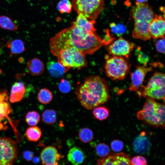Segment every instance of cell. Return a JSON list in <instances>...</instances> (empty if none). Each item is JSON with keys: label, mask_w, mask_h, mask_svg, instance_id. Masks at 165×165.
I'll return each instance as SVG.
<instances>
[{"label": "cell", "mask_w": 165, "mask_h": 165, "mask_svg": "<svg viewBox=\"0 0 165 165\" xmlns=\"http://www.w3.org/2000/svg\"><path fill=\"white\" fill-rule=\"evenodd\" d=\"M58 88L62 93L66 94L70 92L72 88L70 82L66 79H62L58 85Z\"/></svg>", "instance_id": "34"}, {"label": "cell", "mask_w": 165, "mask_h": 165, "mask_svg": "<svg viewBox=\"0 0 165 165\" xmlns=\"http://www.w3.org/2000/svg\"><path fill=\"white\" fill-rule=\"evenodd\" d=\"M151 147L150 139L145 132H141L134 140L133 149L135 152L138 153L147 154L150 152Z\"/></svg>", "instance_id": "15"}, {"label": "cell", "mask_w": 165, "mask_h": 165, "mask_svg": "<svg viewBox=\"0 0 165 165\" xmlns=\"http://www.w3.org/2000/svg\"><path fill=\"white\" fill-rule=\"evenodd\" d=\"M97 165H131V160L128 155L126 153H111L99 159Z\"/></svg>", "instance_id": "13"}, {"label": "cell", "mask_w": 165, "mask_h": 165, "mask_svg": "<svg viewBox=\"0 0 165 165\" xmlns=\"http://www.w3.org/2000/svg\"><path fill=\"white\" fill-rule=\"evenodd\" d=\"M151 37L154 39L164 37L165 22L162 16L156 15L149 26Z\"/></svg>", "instance_id": "16"}, {"label": "cell", "mask_w": 165, "mask_h": 165, "mask_svg": "<svg viewBox=\"0 0 165 165\" xmlns=\"http://www.w3.org/2000/svg\"><path fill=\"white\" fill-rule=\"evenodd\" d=\"M53 98L52 92L46 88L41 89L38 92V99L39 101L43 104H49L52 101Z\"/></svg>", "instance_id": "25"}, {"label": "cell", "mask_w": 165, "mask_h": 165, "mask_svg": "<svg viewBox=\"0 0 165 165\" xmlns=\"http://www.w3.org/2000/svg\"><path fill=\"white\" fill-rule=\"evenodd\" d=\"M72 7V3L69 0H61L57 6V9L61 13H70Z\"/></svg>", "instance_id": "30"}, {"label": "cell", "mask_w": 165, "mask_h": 165, "mask_svg": "<svg viewBox=\"0 0 165 165\" xmlns=\"http://www.w3.org/2000/svg\"><path fill=\"white\" fill-rule=\"evenodd\" d=\"M23 156L26 160H30L32 158L33 155L31 152L26 151L23 153Z\"/></svg>", "instance_id": "38"}, {"label": "cell", "mask_w": 165, "mask_h": 165, "mask_svg": "<svg viewBox=\"0 0 165 165\" xmlns=\"http://www.w3.org/2000/svg\"><path fill=\"white\" fill-rule=\"evenodd\" d=\"M106 44L97 32L87 34L73 25L65 28L52 37L50 43L52 53L56 57L59 52L68 47H74L85 55L92 54Z\"/></svg>", "instance_id": "1"}, {"label": "cell", "mask_w": 165, "mask_h": 165, "mask_svg": "<svg viewBox=\"0 0 165 165\" xmlns=\"http://www.w3.org/2000/svg\"><path fill=\"white\" fill-rule=\"evenodd\" d=\"M75 93L81 105L89 110L106 103L110 98L107 82L99 76L85 78L83 83L77 87Z\"/></svg>", "instance_id": "2"}, {"label": "cell", "mask_w": 165, "mask_h": 165, "mask_svg": "<svg viewBox=\"0 0 165 165\" xmlns=\"http://www.w3.org/2000/svg\"><path fill=\"white\" fill-rule=\"evenodd\" d=\"M57 119V113L53 109H46L42 113V120L46 124L52 125L56 122Z\"/></svg>", "instance_id": "24"}, {"label": "cell", "mask_w": 165, "mask_h": 165, "mask_svg": "<svg viewBox=\"0 0 165 165\" xmlns=\"http://www.w3.org/2000/svg\"><path fill=\"white\" fill-rule=\"evenodd\" d=\"M40 120V115L36 111H30L26 114L25 117L26 122L30 126H34L37 125Z\"/></svg>", "instance_id": "29"}, {"label": "cell", "mask_w": 165, "mask_h": 165, "mask_svg": "<svg viewBox=\"0 0 165 165\" xmlns=\"http://www.w3.org/2000/svg\"><path fill=\"white\" fill-rule=\"evenodd\" d=\"M134 44L132 42L120 38L111 43L107 48L109 55L128 57L133 50Z\"/></svg>", "instance_id": "11"}, {"label": "cell", "mask_w": 165, "mask_h": 165, "mask_svg": "<svg viewBox=\"0 0 165 165\" xmlns=\"http://www.w3.org/2000/svg\"><path fill=\"white\" fill-rule=\"evenodd\" d=\"M111 146L114 151L120 152L123 149L124 145L122 141L118 140H115L111 142Z\"/></svg>", "instance_id": "35"}, {"label": "cell", "mask_w": 165, "mask_h": 165, "mask_svg": "<svg viewBox=\"0 0 165 165\" xmlns=\"http://www.w3.org/2000/svg\"><path fill=\"white\" fill-rule=\"evenodd\" d=\"M93 133L92 131L88 127H84L80 130L78 137L80 140L83 142L89 143L93 140Z\"/></svg>", "instance_id": "28"}, {"label": "cell", "mask_w": 165, "mask_h": 165, "mask_svg": "<svg viewBox=\"0 0 165 165\" xmlns=\"http://www.w3.org/2000/svg\"><path fill=\"white\" fill-rule=\"evenodd\" d=\"M135 53L137 56L138 61L140 64L145 65H147L149 61V57L148 55L141 51L140 47H137Z\"/></svg>", "instance_id": "32"}, {"label": "cell", "mask_w": 165, "mask_h": 165, "mask_svg": "<svg viewBox=\"0 0 165 165\" xmlns=\"http://www.w3.org/2000/svg\"><path fill=\"white\" fill-rule=\"evenodd\" d=\"M27 66L29 72L33 75H41L44 70L43 63L38 58H35L29 61Z\"/></svg>", "instance_id": "21"}, {"label": "cell", "mask_w": 165, "mask_h": 165, "mask_svg": "<svg viewBox=\"0 0 165 165\" xmlns=\"http://www.w3.org/2000/svg\"><path fill=\"white\" fill-rule=\"evenodd\" d=\"M165 91V74L158 72L153 75L146 86H141L137 93L144 97L164 101Z\"/></svg>", "instance_id": "5"}, {"label": "cell", "mask_w": 165, "mask_h": 165, "mask_svg": "<svg viewBox=\"0 0 165 165\" xmlns=\"http://www.w3.org/2000/svg\"><path fill=\"white\" fill-rule=\"evenodd\" d=\"M134 27L132 32L133 38L144 41L150 39V24L155 15L152 8L146 2L135 3L131 10Z\"/></svg>", "instance_id": "3"}, {"label": "cell", "mask_w": 165, "mask_h": 165, "mask_svg": "<svg viewBox=\"0 0 165 165\" xmlns=\"http://www.w3.org/2000/svg\"><path fill=\"white\" fill-rule=\"evenodd\" d=\"M131 164V165H147V162L144 157L138 156L132 158Z\"/></svg>", "instance_id": "36"}, {"label": "cell", "mask_w": 165, "mask_h": 165, "mask_svg": "<svg viewBox=\"0 0 165 165\" xmlns=\"http://www.w3.org/2000/svg\"><path fill=\"white\" fill-rule=\"evenodd\" d=\"M93 113L96 119L103 120L108 117L109 112L108 109L104 106H98L93 109Z\"/></svg>", "instance_id": "27"}, {"label": "cell", "mask_w": 165, "mask_h": 165, "mask_svg": "<svg viewBox=\"0 0 165 165\" xmlns=\"http://www.w3.org/2000/svg\"><path fill=\"white\" fill-rule=\"evenodd\" d=\"M9 99L7 90L6 89L0 90V130L7 129V122L8 121L13 130L17 140L19 141L21 137L16 129L18 121L13 120L9 116L12 109Z\"/></svg>", "instance_id": "9"}, {"label": "cell", "mask_w": 165, "mask_h": 165, "mask_svg": "<svg viewBox=\"0 0 165 165\" xmlns=\"http://www.w3.org/2000/svg\"><path fill=\"white\" fill-rule=\"evenodd\" d=\"M71 3L78 14L95 20L104 9V0H72Z\"/></svg>", "instance_id": "8"}, {"label": "cell", "mask_w": 165, "mask_h": 165, "mask_svg": "<svg viewBox=\"0 0 165 165\" xmlns=\"http://www.w3.org/2000/svg\"><path fill=\"white\" fill-rule=\"evenodd\" d=\"M152 70L151 66L143 65L138 66L130 74L131 82L130 90L137 93L142 86L146 74Z\"/></svg>", "instance_id": "12"}, {"label": "cell", "mask_w": 165, "mask_h": 165, "mask_svg": "<svg viewBox=\"0 0 165 165\" xmlns=\"http://www.w3.org/2000/svg\"><path fill=\"white\" fill-rule=\"evenodd\" d=\"M56 57L58 62L70 68L80 69L87 64L85 55L74 47H68L62 50Z\"/></svg>", "instance_id": "7"}, {"label": "cell", "mask_w": 165, "mask_h": 165, "mask_svg": "<svg viewBox=\"0 0 165 165\" xmlns=\"http://www.w3.org/2000/svg\"><path fill=\"white\" fill-rule=\"evenodd\" d=\"M76 20L72 23L71 25L75 26L82 30L87 34H92L96 32V29L94 27L95 20H89L81 14H78Z\"/></svg>", "instance_id": "17"}, {"label": "cell", "mask_w": 165, "mask_h": 165, "mask_svg": "<svg viewBox=\"0 0 165 165\" xmlns=\"http://www.w3.org/2000/svg\"><path fill=\"white\" fill-rule=\"evenodd\" d=\"M86 156L80 148L74 147L69 151L67 155L68 160L73 165H78L84 161Z\"/></svg>", "instance_id": "19"}, {"label": "cell", "mask_w": 165, "mask_h": 165, "mask_svg": "<svg viewBox=\"0 0 165 165\" xmlns=\"http://www.w3.org/2000/svg\"><path fill=\"white\" fill-rule=\"evenodd\" d=\"M47 68L50 75L55 77L62 76L70 69L64 66L58 62L55 61L48 62L47 64Z\"/></svg>", "instance_id": "20"}, {"label": "cell", "mask_w": 165, "mask_h": 165, "mask_svg": "<svg viewBox=\"0 0 165 165\" xmlns=\"http://www.w3.org/2000/svg\"><path fill=\"white\" fill-rule=\"evenodd\" d=\"M158 40L156 42L155 46L157 50L161 53H165V38H161Z\"/></svg>", "instance_id": "37"}, {"label": "cell", "mask_w": 165, "mask_h": 165, "mask_svg": "<svg viewBox=\"0 0 165 165\" xmlns=\"http://www.w3.org/2000/svg\"><path fill=\"white\" fill-rule=\"evenodd\" d=\"M95 150L97 156L102 158L107 156L110 151L108 146L103 143L98 144L96 147Z\"/></svg>", "instance_id": "31"}, {"label": "cell", "mask_w": 165, "mask_h": 165, "mask_svg": "<svg viewBox=\"0 0 165 165\" xmlns=\"http://www.w3.org/2000/svg\"><path fill=\"white\" fill-rule=\"evenodd\" d=\"M0 27L6 30L14 31L18 28L16 26L8 16L5 15L0 16Z\"/></svg>", "instance_id": "26"}, {"label": "cell", "mask_w": 165, "mask_h": 165, "mask_svg": "<svg viewBox=\"0 0 165 165\" xmlns=\"http://www.w3.org/2000/svg\"><path fill=\"white\" fill-rule=\"evenodd\" d=\"M110 26L112 31L119 36L124 34L126 31V27L122 24L112 23L110 24Z\"/></svg>", "instance_id": "33"}, {"label": "cell", "mask_w": 165, "mask_h": 165, "mask_svg": "<svg viewBox=\"0 0 165 165\" xmlns=\"http://www.w3.org/2000/svg\"><path fill=\"white\" fill-rule=\"evenodd\" d=\"M7 46L9 49L11 54L14 56L20 54L25 50L24 43L20 39H15L8 41Z\"/></svg>", "instance_id": "22"}, {"label": "cell", "mask_w": 165, "mask_h": 165, "mask_svg": "<svg viewBox=\"0 0 165 165\" xmlns=\"http://www.w3.org/2000/svg\"><path fill=\"white\" fill-rule=\"evenodd\" d=\"M105 59L104 68L107 76L112 80L124 79L130 68L128 61L122 57L107 55Z\"/></svg>", "instance_id": "6"}, {"label": "cell", "mask_w": 165, "mask_h": 165, "mask_svg": "<svg viewBox=\"0 0 165 165\" xmlns=\"http://www.w3.org/2000/svg\"><path fill=\"white\" fill-rule=\"evenodd\" d=\"M148 0H136V3H145Z\"/></svg>", "instance_id": "39"}, {"label": "cell", "mask_w": 165, "mask_h": 165, "mask_svg": "<svg viewBox=\"0 0 165 165\" xmlns=\"http://www.w3.org/2000/svg\"><path fill=\"white\" fill-rule=\"evenodd\" d=\"M165 105L154 99L148 98L142 109L138 112V119L156 127H165Z\"/></svg>", "instance_id": "4"}, {"label": "cell", "mask_w": 165, "mask_h": 165, "mask_svg": "<svg viewBox=\"0 0 165 165\" xmlns=\"http://www.w3.org/2000/svg\"><path fill=\"white\" fill-rule=\"evenodd\" d=\"M26 93V88L24 84L21 82H15L12 86L9 98L11 103L18 102L23 98Z\"/></svg>", "instance_id": "18"}, {"label": "cell", "mask_w": 165, "mask_h": 165, "mask_svg": "<svg viewBox=\"0 0 165 165\" xmlns=\"http://www.w3.org/2000/svg\"><path fill=\"white\" fill-rule=\"evenodd\" d=\"M25 135L29 141L35 142L38 141L41 138L42 132L38 127L32 126L27 129Z\"/></svg>", "instance_id": "23"}, {"label": "cell", "mask_w": 165, "mask_h": 165, "mask_svg": "<svg viewBox=\"0 0 165 165\" xmlns=\"http://www.w3.org/2000/svg\"><path fill=\"white\" fill-rule=\"evenodd\" d=\"M62 156L57 148L49 146L44 148L41 152L40 158L43 165H58Z\"/></svg>", "instance_id": "14"}, {"label": "cell", "mask_w": 165, "mask_h": 165, "mask_svg": "<svg viewBox=\"0 0 165 165\" xmlns=\"http://www.w3.org/2000/svg\"><path fill=\"white\" fill-rule=\"evenodd\" d=\"M18 155L15 141L10 138L0 137V165H13Z\"/></svg>", "instance_id": "10"}]
</instances>
